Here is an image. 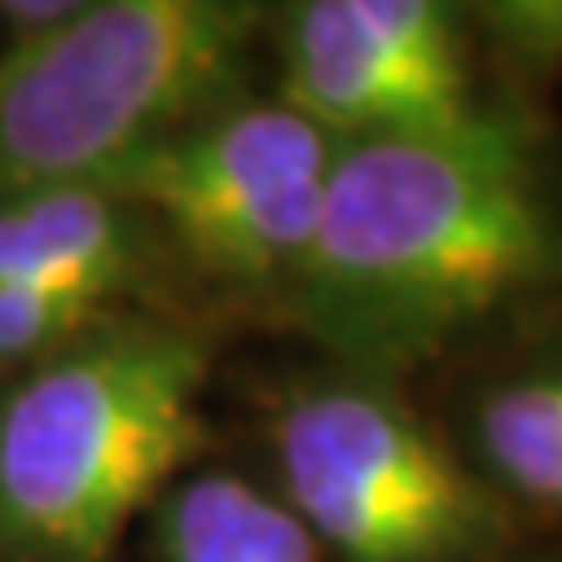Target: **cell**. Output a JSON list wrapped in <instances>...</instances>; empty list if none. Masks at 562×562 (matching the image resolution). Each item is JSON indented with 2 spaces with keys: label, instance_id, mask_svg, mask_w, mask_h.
<instances>
[{
  "label": "cell",
  "instance_id": "cell-1",
  "mask_svg": "<svg viewBox=\"0 0 562 562\" xmlns=\"http://www.w3.org/2000/svg\"><path fill=\"white\" fill-rule=\"evenodd\" d=\"M295 314L342 371L413 380L562 305V179L543 109L338 146Z\"/></svg>",
  "mask_w": 562,
  "mask_h": 562
},
{
  "label": "cell",
  "instance_id": "cell-2",
  "mask_svg": "<svg viewBox=\"0 0 562 562\" xmlns=\"http://www.w3.org/2000/svg\"><path fill=\"white\" fill-rule=\"evenodd\" d=\"M206 338L113 314L0 398V562H109L206 446Z\"/></svg>",
  "mask_w": 562,
  "mask_h": 562
},
{
  "label": "cell",
  "instance_id": "cell-3",
  "mask_svg": "<svg viewBox=\"0 0 562 562\" xmlns=\"http://www.w3.org/2000/svg\"><path fill=\"white\" fill-rule=\"evenodd\" d=\"M258 5L99 0L0 52V206L94 188L155 140L221 109L244 76Z\"/></svg>",
  "mask_w": 562,
  "mask_h": 562
},
{
  "label": "cell",
  "instance_id": "cell-4",
  "mask_svg": "<svg viewBox=\"0 0 562 562\" xmlns=\"http://www.w3.org/2000/svg\"><path fill=\"white\" fill-rule=\"evenodd\" d=\"M277 497L333 562H502L520 520L408 398V380L328 371L272 417Z\"/></svg>",
  "mask_w": 562,
  "mask_h": 562
},
{
  "label": "cell",
  "instance_id": "cell-5",
  "mask_svg": "<svg viewBox=\"0 0 562 562\" xmlns=\"http://www.w3.org/2000/svg\"><path fill=\"white\" fill-rule=\"evenodd\" d=\"M338 140L286 103L216 109L113 169L103 192L136 206L206 281L235 295L295 286Z\"/></svg>",
  "mask_w": 562,
  "mask_h": 562
},
{
  "label": "cell",
  "instance_id": "cell-6",
  "mask_svg": "<svg viewBox=\"0 0 562 562\" xmlns=\"http://www.w3.org/2000/svg\"><path fill=\"white\" fill-rule=\"evenodd\" d=\"M281 99L338 146L446 136L502 94L483 90L464 5L305 0L281 20Z\"/></svg>",
  "mask_w": 562,
  "mask_h": 562
},
{
  "label": "cell",
  "instance_id": "cell-7",
  "mask_svg": "<svg viewBox=\"0 0 562 562\" xmlns=\"http://www.w3.org/2000/svg\"><path fill=\"white\" fill-rule=\"evenodd\" d=\"M454 446L525 525L562 530V324L530 328L464 390Z\"/></svg>",
  "mask_w": 562,
  "mask_h": 562
},
{
  "label": "cell",
  "instance_id": "cell-8",
  "mask_svg": "<svg viewBox=\"0 0 562 562\" xmlns=\"http://www.w3.org/2000/svg\"><path fill=\"white\" fill-rule=\"evenodd\" d=\"M150 262V221L103 188H52L0 206V295L113 310Z\"/></svg>",
  "mask_w": 562,
  "mask_h": 562
},
{
  "label": "cell",
  "instance_id": "cell-9",
  "mask_svg": "<svg viewBox=\"0 0 562 562\" xmlns=\"http://www.w3.org/2000/svg\"><path fill=\"white\" fill-rule=\"evenodd\" d=\"M160 562H324L277 492L239 473H192L155 502Z\"/></svg>",
  "mask_w": 562,
  "mask_h": 562
},
{
  "label": "cell",
  "instance_id": "cell-10",
  "mask_svg": "<svg viewBox=\"0 0 562 562\" xmlns=\"http://www.w3.org/2000/svg\"><path fill=\"white\" fill-rule=\"evenodd\" d=\"M479 57L502 76L506 99L539 109V90L562 76V0H492L464 5Z\"/></svg>",
  "mask_w": 562,
  "mask_h": 562
},
{
  "label": "cell",
  "instance_id": "cell-11",
  "mask_svg": "<svg viewBox=\"0 0 562 562\" xmlns=\"http://www.w3.org/2000/svg\"><path fill=\"white\" fill-rule=\"evenodd\" d=\"M76 10L80 5H70V0H61V5H0V20L14 33L10 43H29V38H38V33L66 24Z\"/></svg>",
  "mask_w": 562,
  "mask_h": 562
},
{
  "label": "cell",
  "instance_id": "cell-12",
  "mask_svg": "<svg viewBox=\"0 0 562 562\" xmlns=\"http://www.w3.org/2000/svg\"><path fill=\"white\" fill-rule=\"evenodd\" d=\"M502 562H562V549H525V543H520V549L506 553Z\"/></svg>",
  "mask_w": 562,
  "mask_h": 562
}]
</instances>
